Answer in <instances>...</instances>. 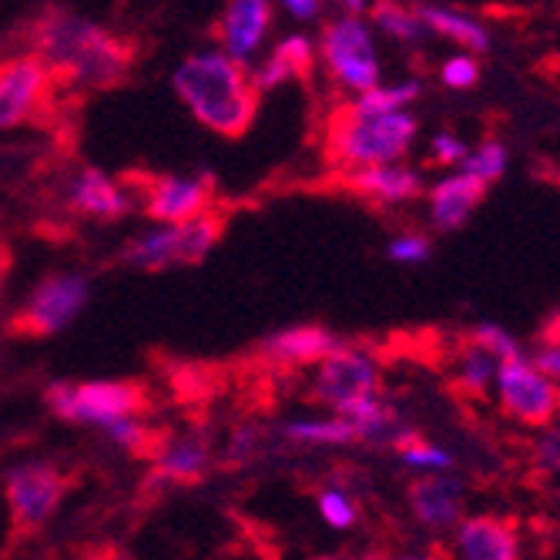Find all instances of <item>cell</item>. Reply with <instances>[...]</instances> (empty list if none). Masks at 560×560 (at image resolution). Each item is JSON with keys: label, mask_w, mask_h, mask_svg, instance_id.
Here are the masks:
<instances>
[{"label": "cell", "mask_w": 560, "mask_h": 560, "mask_svg": "<svg viewBox=\"0 0 560 560\" xmlns=\"http://www.w3.org/2000/svg\"><path fill=\"white\" fill-rule=\"evenodd\" d=\"M175 91L191 115L222 138H242L259 112V84L225 55H195L175 71Z\"/></svg>", "instance_id": "obj_1"}, {"label": "cell", "mask_w": 560, "mask_h": 560, "mask_svg": "<svg viewBox=\"0 0 560 560\" xmlns=\"http://www.w3.org/2000/svg\"><path fill=\"white\" fill-rule=\"evenodd\" d=\"M34 44L40 58L61 78L88 88H112L131 68V47L81 18L44 14L34 24Z\"/></svg>", "instance_id": "obj_2"}, {"label": "cell", "mask_w": 560, "mask_h": 560, "mask_svg": "<svg viewBox=\"0 0 560 560\" xmlns=\"http://www.w3.org/2000/svg\"><path fill=\"white\" fill-rule=\"evenodd\" d=\"M417 135V118L402 112L355 115L352 108L332 118L329 148L349 165H389L396 162Z\"/></svg>", "instance_id": "obj_3"}, {"label": "cell", "mask_w": 560, "mask_h": 560, "mask_svg": "<svg viewBox=\"0 0 560 560\" xmlns=\"http://www.w3.org/2000/svg\"><path fill=\"white\" fill-rule=\"evenodd\" d=\"M47 406L74 423H112L118 417H138L151 410V396L135 380L97 383H55L47 389Z\"/></svg>", "instance_id": "obj_4"}, {"label": "cell", "mask_w": 560, "mask_h": 560, "mask_svg": "<svg viewBox=\"0 0 560 560\" xmlns=\"http://www.w3.org/2000/svg\"><path fill=\"white\" fill-rule=\"evenodd\" d=\"M497 386H500L503 413L527 427H550V420L560 410L557 386L534 363H527L524 355H517V360H500Z\"/></svg>", "instance_id": "obj_5"}, {"label": "cell", "mask_w": 560, "mask_h": 560, "mask_svg": "<svg viewBox=\"0 0 560 560\" xmlns=\"http://www.w3.org/2000/svg\"><path fill=\"white\" fill-rule=\"evenodd\" d=\"M323 55L329 71L355 91H370L380 81V68H376V50H373V37L366 31L363 21H355L352 14L342 21H332L323 34Z\"/></svg>", "instance_id": "obj_6"}, {"label": "cell", "mask_w": 560, "mask_h": 560, "mask_svg": "<svg viewBox=\"0 0 560 560\" xmlns=\"http://www.w3.org/2000/svg\"><path fill=\"white\" fill-rule=\"evenodd\" d=\"M88 299V282L81 276H47L31 299L24 302V310L14 316V332L24 336H50L65 329Z\"/></svg>", "instance_id": "obj_7"}, {"label": "cell", "mask_w": 560, "mask_h": 560, "mask_svg": "<svg viewBox=\"0 0 560 560\" xmlns=\"http://www.w3.org/2000/svg\"><path fill=\"white\" fill-rule=\"evenodd\" d=\"M65 497V480L50 464L37 467H21L8 480V503L14 524L24 530H37L47 524V517L58 511V503Z\"/></svg>", "instance_id": "obj_8"}, {"label": "cell", "mask_w": 560, "mask_h": 560, "mask_svg": "<svg viewBox=\"0 0 560 560\" xmlns=\"http://www.w3.org/2000/svg\"><path fill=\"white\" fill-rule=\"evenodd\" d=\"M380 383V373L373 366L370 355L355 352V349H339L332 346L323 360H319V373H316V399L329 402L332 410L349 399L360 396H373Z\"/></svg>", "instance_id": "obj_9"}, {"label": "cell", "mask_w": 560, "mask_h": 560, "mask_svg": "<svg viewBox=\"0 0 560 560\" xmlns=\"http://www.w3.org/2000/svg\"><path fill=\"white\" fill-rule=\"evenodd\" d=\"M47 71L37 58H18L0 68V128L21 125L44 91Z\"/></svg>", "instance_id": "obj_10"}, {"label": "cell", "mask_w": 560, "mask_h": 560, "mask_svg": "<svg viewBox=\"0 0 560 560\" xmlns=\"http://www.w3.org/2000/svg\"><path fill=\"white\" fill-rule=\"evenodd\" d=\"M148 206L144 212L159 222H185L209 209L212 185L191 178H151L148 182Z\"/></svg>", "instance_id": "obj_11"}, {"label": "cell", "mask_w": 560, "mask_h": 560, "mask_svg": "<svg viewBox=\"0 0 560 560\" xmlns=\"http://www.w3.org/2000/svg\"><path fill=\"white\" fill-rule=\"evenodd\" d=\"M483 195H487V182L470 175V172L450 175L440 185H433V191H430V212H433L436 229H443V232L460 229L474 215V209L483 201Z\"/></svg>", "instance_id": "obj_12"}, {"label": "cell", "mask_w": 560, "mask_h": 560, "mask_svg": "<svg viewBox=\"0 0 560 560\" xmlns=\"http://www.w3.org/2000/svg\"><path fill=\"white\" fill-rule=\"evenodd\" d=\"M410 503H413V514L427 527L446 530L464 514V487L460 480H450V477H423L410 487Z\"/></svg>", "instance_id": "obj_13"}, {"label": "cell", "mask_w": 560, "mask_h": 560, "mask_svg": "<svg viewBox=\"0 0 560 560\" xmlns=\"http://www.w3.org/2000/svg\"><path fill=\"white\" fill-rule=\"evenodd\" d=\"M456 544L467 560H514L521 550L517 527L500 517H470L456 534Z\"/></svg>", "instance_id": "obj_14"}, {"label": "cell", "mask_w": 560, "mask_h": 560, "mask_svg": "<svg viewBox=\"0 0 560 560\" xmlns=\"http://www.w3.org/2000/svg\"><path fill=\"white\" fill-rule=\"evenodd\" d=\"M269 24H272L269 0H232L219 24V37L225 40V47L235 58H248L266 37Z\"/></svg>", "instance_id": "obj_15"}, {"label": "cell", "mask_w": 560, "mask_h": 560, "mask_svg": "<svg viewBox=\"0 0 560 560\" xmlns=\"http://www.w3.org/2000/svg\"><path fill=\"white\" fill-rule=\"evenodd\" d=\"M336 346V339L323 326H295L266 342L269 360L289 363V366H305V363H319L323 355Z\"/></svg>", "instance_id": "obj_16"}, {"label": "cell", "mask_w": 560, "mask_h": 560, "mask_svg": "<svg viewBox=\"0 0 560 560\" xmlns=\"http://www.w3.org/2000/svg\"><path fill=\"white\" fill-rule=\"evenodd\" d=\"M349 185L360 195L380 198V201H410L423 191V182L417 172L383 168V165H363V172H355Z\"/></svg>", "instance_id": "obj_17"}, {"label": "cell", "mask_w": 560, "mask_h": 560, "mask_svg": "<svg viewBox=\"0 0 560 560\" xmlns=\"http://www.w3.org/2000/svg\"><path fill=\"white\" fill-rule=\"evenodd\" d=\"M175 232V262L182 266H198L209 256V248L222 238L225 232V215L219 212H198L185 222H178Z\"/></svg>", "instance_id": "obj_18"}, {"label": "cell", "mask_w": 560, "mask_h": 560, "mask_svg": "<svg viewBox=\"0 0 560 560\" xmlns=\"http://www.w3.org/2000/svg\"><path fill=\"white\" fill-rule=\"evenodd\" d=\"M74 209L84 215H94V219H118L128 212V198L108 175H101L97 168H88L74 188Z\"/></svg>", "instance_id": "obj_19"}, {"label": "cell", "mask_w": 560, "mask_h": 560, "mask_svg": "<svg viewBox=\"0 0 560 560\" xmlns=\"http://www.w3.org/2000/svg\"><path fill=\"white\" fill-rule=\"evenodd\" d=\"M313 74V47L305 37H285L276 50H272V58L269 65L259 71L256 84L259 91L262 88H279L282 81H310Z\"/></svg>", "instance_id": "obj_20"}, {"label": "cell", "mask_w": 560, "mask_h": 560, "mask_svg": "<svg viewBox=\"0 0 560 560\" xmlns=\"http://www.w3.org/2000/svg\"><path fill=\"white\" fill-rule=\"evenodd\" d=\"M212 464L209 456V446L201 436H191V440H182L178 446H172L165 456H162V477L175 480V483H198L206 477Z\"/></svg>", "instance_id": "obj_21"}, {"label": "cell", "mask_w": 560, "mask_h": 560, "mask_svg": "<svg viewBox=\"0 0 560 560\" xmlns=\"http://www.w3.org/2000/svg\"><path fill=\"white\" fill-rule=\"evenodd\" d=\"M417 18H420V24H430L436 34L477 50V55L490 50V34L480 24H474L470 18H464V14H453V11H443V8H420Z\"/></svg>", "instance_id": "obj_22"}, {"label": "cell", "mask_w": 560, "mask_h": 560, "mask_svg": "<svg viewBox=\"0 0 560 560\" xmlns=\"http://www.w3.org/2000/svg\"><path fill=\"white\" fill-rule=\"evenodd\" d=\"M125 262L148 269V272H159L165 266H175V232H151L138 242H131L125 248Z\"/></svg>", "instance_id": "obj_23"}, {"label": "cell", "mask_w": 560, "mask_h": 560, "mask_svg": "<svg viewBox=\"0 0 560 560\" xmlns=\"http://www.w3.org/2000/svg\"><path fill=\"white\" fill-rule=\"evenodd\" d=\"M417 94H420L417 84L370 88V91H363V97L352 105V112H355V115H386V112H399L402 105H410V101H413Z\"/></svg>", "instance_id": "obj_24"}, {"label": "cell", "mask_w": 560, "mask_h": 560, "mask_svg": "<svg viewBox=\"0 0 560 560\" xmlns=\"http://www.w3.org/2000/svg\"><path fill=\"white\" fill-rule=\"evenodd\" d=\"M285 433L292 440H302V443H352V440H360V430H355L349 420H332V423H292Z\"/></svg>", "instance_id": "obj_25"}, {"label": "cell", "mask_w": 560, "mask_h": 560, "mask_svg": "<svg viewBox=\"0 0 560 560\" xmlns=\"http://www.w3.org/2000/svg\"><path fill=\"white\" fill-rule=\"evenodd\" d=\"M373 21L386 31V34H393V37H399V40H413V37H420V18L417 14H410L406 8H399V4H393V0H380V4L373 8Z\"/></svg>", "instance_id": "obj_26"}, {"label": "cell", "mask_w": 560, "mask_h": 560, "mask_svg": "<svg viewBox=\"0 0 560 560\" xmlns=\"http://www.w3.org/2000/svg\"><path fill=\"white\" fill-rule=\"evenodd\" d=\"M396 446H399V453H402V460L410 464V467H427V470H446L453 460H450V453H443V450H436V446H430V443H423L417 433H399L396 436Z\"/></svg>", "instance_id": "obj_27"}, {"label": "cell", "mask_w": 560, "mask_h": 560, "mask_svg": "<svg viewBox=\"0 0 560 560\" xmlns=\"http://www.w3.org/2000/svg\"><path fill=\"white\" fill-rule=\"evenodd\" d=\"M490 376H493V355L470 339V349L464 352L460 363V386L470 393H483L490 386Z\"/></svg>", "instance_id": "obj_28"}, {"label": "cell", "mask_w": 560, "mask_h": 560, "mask_svg": "<svg viewBox=\"0 0 560 560\" xmlns=\"http://www.w3.org/2000/svg\"><path fill=\"white\" fill-rule=\"evenodd\" d=\"M464 168L477 178H483L487 185L497 182L506 168V148L497 144V141H483L474 155H464Z\"/></svg>", "instance_id": "obj_29"}, {"label": "cell", "mask_w": 560, "mask_h": 560, "mask_svg": "<svg viewBox=\"0 0 560 560\" xmlns=\"http://www.w3.org/2000/svg\"><path fill=\"white\" fill-rule=\"evenodd\" d=\"M474 342L480 346V349H487L493 360H517L521 355V346H517V339L506 332V329H500V326H477V332H474Z\"/></svg>", "instance_id": "obj_30"}, {"label": "cell", "mask_w": 560, "mask_h": 560, "mask_svg": "<svg viewBox=\"0 0 560 560\" xmlns=\"http://www.w3.org/2000/svg\"><path fill=\"white\" fill-rule=\"evenodd\" d=\"M480 81V65L470 58V55H456V58H450L446 65H443V84L446 88H460V91H467V88H474Z\"/></svg>", "instance_id": "obj_31"}, {"label": "cell", "mask_w": 560, "mask_h": 560, "mask_svg": "<svg viewBox=\"0 0 560 560\" xmlns=\"http://www.w3.org/2000/svg\"><path fill=\"white\" fill-rule=\"evenodd\" d=\"M319 511H323L326 524L336 527V530H346V527L355 524V506L342 493H336V490H329V493L319 497Z\"/></svg>", "instance_id": "obj_32"}, {"label": "cell", "mask_w": 560, "mask_h": 560, "mask_svg": "<svg viewBox=\"0 0 560 560\" xmlns=\"http://www.w3.org/2000/svg\"><path fill=\"white\" fill-rule=\"evenodd\" d=\"M393 262H427L430 259V242L423 235H406L389 245Z\"/></svg>", "instance_id": "obj_33"}, {"label": "cell", "mask_w": 560, "mask_h": 560, "mask_svg": "<svg viewBox=\"0 0 560 560\" xmlns=\"http://www.w3.org/2000/svg\"><path fill=\"white\" fill-rule=\"evenodd\" d=\"M464 155H467V144L460 138H453V135L433 138V162L436 165H456V162H464Z\"/></svg>", "instance_id": "obj_34"}, {"label": "cell", "mask_w": 560, "mask_h": 560, "mask_svg": "<svg viewBox=\"0 0 560 560\" xmlns=\"http://www.w3.org/2000/svg\"><path fill=\"white\" fill-rule=\"evenodd\" d=\"M537 464L544 470H560V430H550L537 443Z\"/></svg>", "instance_id": "obj_35"}, {"label": "cell", "mask_w": 560, "mask_h": 560, "mask_svg": "<svg viewBox=\"0 0 560 560\" xmlns=\"http://www.w3.org/2000/svg\"><path fill=\"white\" fill-rule=\"evenodd\" d=\"M547 380H553L560 386V346H547L540 355H537V363H534Z\"/></svg>", "instance_id": "obj_36"}, {"label": "cell", "mask_w": 560, "mask_h": 560, "mask_svg": "<svg viewBox=\"0 0 560 560\" xmlns=\"http://www.w3.org/2000/svg\"><path fill=\"white\" fill-rule=\"evenodd\" d=\"M282 4L295 14V18H313L319 11V0H282Z\"/></svg>", "instance_id": "obj_37"}, {"label": "cell", "mask_w": 560, "mask_h": 560, "mask_svg": "<svg viewBox=\"0 0 560 560\" xmlns=\"http://www.w3.org/2000/svg\"><path fill=\"white\" fill-rule=\"evenodd\" d=\"M540 339L547 342V346H560V310L544 323V329H540Z\"/></svg>", "instance_id": "obj_38"}, {"label": "cell", "mask_w": 560, "mask_h": 560, "mask_svg": "<svg viewBox=\"0 0 560 560\" xmlns=\"http://www.w3.org/2000/svg\"><path fill=\"white\" fill-rule=\"evenodd\" d=\"M342 8H346L349 14H360V11L366 8V0H342Z\"/></svg>", "instance_id": "obj_39"}]
</instances>
